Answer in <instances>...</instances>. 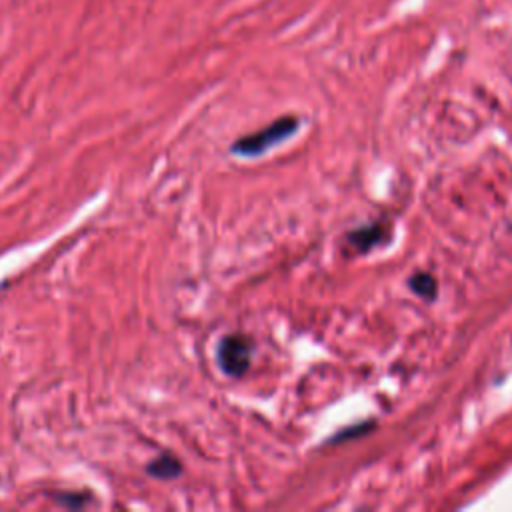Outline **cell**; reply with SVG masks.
<instances>
[{
  "mask_svg": "<svg viewBox=\"0 0 512 512\" xmlns=\"http://www.w3.org/2000/svg\"><path fill=\"white\" fill-rule=\"evenodd\" d=\"M410 288L422 296V298H434L436 296V280L428 272H418L410 278Z\"/></svg>",
  "mask_w": 512,
  "mask_h": 512,
  "instance_id": "5",
  "label": "cell"
},
{
  "mask_svg": "<svg viewBox=\"0 0 512 512\" xmlns=\"http://www.w3.org/2000/svg\"><path fill=\"white\" fill-rule=\"evenodd\" d=\"M298 118L294 116H282L278 120H274L272 124L264 126L258 132H252L240 140L234 142L232 150L240 156H256L266 152L268 148H272L274 144L286 140L288 136H292L298 130Z\"/></svg>",
  "mask_w": 512,
  "mask_h": 512,
  "instance_id": "1",
  "label": "cell"
},
{
  "mask_svg": "<svg viewBox=\"0 0 512 512\" xmlns=\"http://www.w3.org/2000/svg\"><path fill=\"white\" fill-rule=\"evenodd\" d=\"M180 472H182V466L172 454H160L148 464V474L160 480H172L180 476Z\"/></svg>",
  "mask_w": 512,
  "mask_h": 512,
  "instance_id": "4",
  "label": "cell"
},
{
  "mask_svg": "<svg viewBox=\"0 0 512 512\" xmlns=\"http://www.w3.org/2000/svg\"><path fill=\"white\" fill-rule=\"evenodd\" d=\"M252 350H254V344L248 336H244V334L224 336L220 340L218 352H216L218 366L228 376H242L250 366Z\"/></svg>",
  "mask_w": 512,
  "mask_h": 512,
  "instance_id": "2",
  "label": "cell"
},
{
  "mask_svg": "<svg viewBox=\"0 0 512 512\" xmlns=\"http://www.w3.org/2000/svg\"><path fill=\"white\" fill-rule=\"evenodd\" d=\"M54 500L68 508H80L88 502V496L80 494V492H58V494H54Z\"/></svg>",
  "mask_w": 512,
  "mask_h": 512,
  "instance_id": "6",
  "label": "cell"
},
{
  "mask_svg": "<svg viewBox=\"0 0 512 512\" xmlns=\"http://www.w3.org/2000/svg\"><path fill=\"white\" fill-rule=\"evenodd\" d=\"M390 230L386 224H370V226H362L356 228L348 234V242L358 250V252H366L370 248H374L376 244L384 242L388 238Z\"/></svg>",
  "mask_w": 512,
  "mask_h": 512,
  "instance_id": "3",
  "label": "cell"
}]
</instances>
